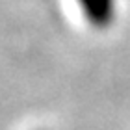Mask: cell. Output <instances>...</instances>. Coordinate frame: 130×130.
<instances>
[{"mask_svg": "<svg viewBox=\"0 0 130 130\" xmlns=\"http://www.w3.org/2000/svg\"><path fill=\"white\" fill-rule=\"evenodd\" d=\"M84 21L97 30H106L115 22L119 13L117 0H76Z\"/></svg>", "mask_w": 130, "mask_h": 130, "instance_id": "obj_1", "label": "cell"}, {"mask_svg": "<svg viewBox=\"0 0 130 130\" xmlns=\"http://www.w3.org/2000/svg\"><path fill=\"white\" fill-rule=\"evenodd\" d=\"M35 130H48V128H35Z\"/></svg>", "mask_w": 130, "mask_h": 130, "instance_id": "obj_2", "label": "cell"}]
</instances>
